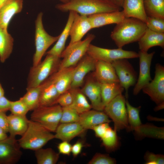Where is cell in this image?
<instances>
[{
	"label": "cell",
	"instance_id": "obj_18",
	"mask_svg": "<svg viewBox=\"0 0 164 164\" xmlns=\"http://www.w3.org/2000/svg\"><path fill=\"white\" fill-rule=\"evenodd\" d=\"M75 67L58 70L49 77L60 94L71 88Z\"/></svg>",
	"mask_w": 164,
	"mask_h": 164
},
{
	"label": "cell",
	"instance_id": "obj_46",
	"mask_svg": "<svg viewBox=\"0 0 164 164\" xmlns=\"http://www.w3.org/2000/svg\"><path fill=\"white\" fill-rule=\"evenodd\" d=\"M83 146L82 142L80 141H77L72 145L71 152L74 157L77 156L80 153Z\"/></svg>",
	"mask_w": 164,
	"mask_h": 164
},
{
	"label": "cell",
	"instance_id": "obj_48",
	"mask_svg": "<svg viewBox=\"0 0 164 164\" xmlns=\"http://www.w3.org/2000/svg\"><path fill=\"white\" fill-rule=\"evenodd\" d=\"M111 2L117 6L121 7H122L124 0H110Z\"/></svg>",
	"mask_w": 164,
	"mask_h": 164
},
{
	"label": "cell",
	"instance_id": "obj_21",
	"mask_svg": "<svg viewBox=\"0 0 164 164\" xmlns=\"http://www.w3.org/2000/svg\"><path fill=\"white\" fill-rule=\"evenodd\" d=\"M85 130L78 122L60 123L55 131V138L69 142Z\"/></svg>",
	"mask_w": 164,
	"mask_h": 164
},
{
	"label": "cell",
	"instance_id": "obj_35",
	"mask_svg": "<svg viewBox=\"0 0 164 164\" xmlns=\"http://www.w3.org/2000/svg\"><path fill=\"white\" fill-rule=\"evenodd\" d=\"M117 132L110 127L101 138L103 145L107 150L114 151L118 147L119 141Z\"/></svg>",
	"mask_w": 164,
	"mask_h": 164
},
{
	"label": "cell",
	"instance_id": "obj_15",
	"mask_svg": "<svg viewBox=\"0 0 164 164\" xmlns=\"http://www.w3.org/2000/svg\"><path fill=\"white\" fill-rule=\"evenodd\" d=\"M92 29L91 23L88 16L80 15L75 12L70 30V41L69 44L81 40L83 36Z\"/></svg>",
	"mask_w": 164,
	"mask_h": 164
},
{
	"label": "cell",
	"instance_id": "obj_22",
	"mask_svg": "<svg viewBox=\"0 0 164 164\" xmlns=\"http://www.w3.org/2000/svg\"><path fill=\"white\" fill-rule=\"evenodd\" d=\"M23 5V0H8L0 9V27L7 29L12 19L21 11Z\"/></svg>",
	"mask_w": 164,
	"mask_h": 164
},
{
	"label": "cell",
	"instance_id": "obj_52",
	"mask_svg": "<svg viewBox=\"0 0 164 164\" xmlns=\"http://www.w3.org/2000/svg\"><path fill=\"white\" fill-rule=\"evenodd\" d=\"M61 2H62L63 3H64L67 2L68 0H59Z\"/></svg>",
	"mask_w": 164,
	"mask_h": 164
},
{
	"label": "cell",
	"instance_id": "obj_32",
	"mask_svg": "<svg viewBox=\"0 0 164 164\" xmlns=\"http://www.w3.org/2000/svg\"><path fill=\"white\" fill-rule=\"evenodd\" d=\"M147 16L164 19V0H144Z\"/></svg>",
	"mask_w": 164,
	"mask_h": 164
},
{
	"label": "cell",
	"instance_id": "obj_9",
	"mask_svg": "<svg viewBox=\"0 0 164 164\" xmlns=\"http://www.w3.org/2000/svg\"><path fill=\"white\" fill-rule=\"evenodd\" d=\"M86 53L97 61L101 60L111 63L120 59L138 57V53L135 51L125 50L122 48L116 49L104 48L91 44Z\"/></svg>",
	"mask_w": 164,
	"mask_h": 164
},
{
	"label": "cell",
	"instance_id": "obj_40",
	"mask_svg": "<svg viewBox=\"0 0 164 164\" xmlns=\"http://www.w3.org/2000/svg\"><path fill=\"white\" fill-rule=\"evenodd\" d=\"M73 101V96L70 89L60 94L57 101V104L62 107L71 105Z\"/></svg>",
	"mask_w": 164,
	"mask_h": 164
},
{
	"label": "cell",
	"instance_id": "obj_10",
	"mask_svg": "<svg viewBox=\"0 0 164 164\" xmlns=\"http://www.w3.org/2000/svg\"><path fill=\"white\" fill-rule=\"evenodd\" d=\"M154 78L142 89L157 105L164 104V67L157 63L155 66Z\"/></svg>",
	"mask_w": 164,
	"mask_h": 164
},
{
	"label": "cell",
	"instance_id": "obj_20",
	"mask_svg": "<svg viewBox=\"0 0 164 164\" xmlns=\"http://www.w3.org/2000/svg\"><path fill=\"white\" fill-rule=\"evenodd\" d=\"M79 114L78 122L86 130L91 129L94 127L100 124L109 123L111 121L107 114L102 111L90 110Z\"/></svg>",
	"mask_w": 164,
	"mask_h": 164
},
{
	"label": "cell",
	"instance_id": "obj_2",
	"mask_svg": "<svg viewBox=\"0 0 164 164\" xmlns=\"http://www.w3.org/2000/svg\"><path fill=\"white\" fill-rule=\"evenodd\" d=\"M56 7L62 12L73 11L87 16L121 10L120 7L106 0H68L65 2L57 4Z\"/></svg>",
	"mask_w": 164,
	"mask_h": 164
},
{
	"label": "cell",
	"instance_id": "obj_27",
	"mask_svg": "<svg viewBox=\"0 0 164 164\" xmlns=\"http://www.w3.org/2000/svg\"><path fill=\"white\" fill-rule=\"evenodd\" d=\"M9 132L10 136L15 137L17 135L22 136L26 130L29 122L26 116L11 114L8 116Z\"/></svg>",
	"mask_w": 164,
	"mask_h": 164
},
{
	"label": "cell",
	"instance_id": "obj_4",
	"mask_svg": "<svg viewBox=\"0 0 164 164\" xmlns=\"http://www.w3.org/2000/svg\"><path fill=\"white\" fill-rule=\"evenodd\" d=\"M60 58L50 54L37 65L31 67L28 74L26 90L38 86L58 70Z\"/></svg>",
	"mask_w": 164,
	"mask_h": 164
},
{
	"label": "cell",
	"instance_id": "obj_13",
	"mask_svg": "<svg viewBox=\"0 0 164 164\" xmlns=\"http://www.w3.org/2000/svg\"><path fill=\"white\" fill-rule=\"evenodd\" d=\"M15 137L8 136L0 141V164H13L20 159L22 153Z\"/></svg>",
	"mask_w": 164,
	"mask_h": 164
},
{
	"label": "cell",
	"instance_id": "obj_31",
	"mask_svg": "<svg viewBox=\"0 0 164 164\" xmlns=\"http://www.w3.org/2000/svg\"><path fill=\"white\" fill-rule=\"evenodd\" d=\"M42 88V84L27 90L26 93L19 99L26 105L29 111H33L39 106Z\"/></svg>",
	"mask_w": 164,
	"mask_h": 164
},
{
	"label": "cell",
	"instance_id": "obj_14",
	"mask_svg": "<svg viewBox=\"0 0 164 164\" xmlns=\"http://www.w3.org/2000/svg\"><path fill=\"white\" fill-rule=\"evenodd\" d=\"M97 60L87 53L75 67L71 88H77L83 84L84 78L89 72L94 70Z\"/></svg>",
	"mask_w": 164,
	"mask_h": 164
},
{
	"label": "cell",
	"instance_id": "obj_19",
	"mask_svg": "<svg viewBox=\"0 0 164 164\" xmlns=\"http://www.w3.org/2000/svg\"><path fill=\"white\" fill-rule=\"evenodd\" d=\"M93 29L106 25L117 24L125 18L123 11H120L99 13L88 16Z\"/></svg>",
	"mask_w": 164,
	"mask_h": 164
},
{
	"label": "cell",
	"instance_id": "obj_41",
	"mask_svg": "<svg viewBox=\"0 0 164 164\" xmlns=\"http://www.w3.org/2000/svg\"><path fill=\"white\" fill-rule=\"evenodd\" d=\"M144 159L146 164H163L164 163V156L161 154H155L147 152L145 155Z\"/></svg>",
	"mask_w": 164,
	"mask_h": 164
},
{
	"label": "cell",
	"instance_id": "obj_3",
	"mask_svg": "<svg viewBox=\"0 0 164 164\" xmlns=\"http://www.w3.org/2000/svg\"><path fill=\"white\" fill-rule=\"evenodd\" d=\"M54 138V135L51 132L39 123L30 120L26 130L18 142L21 148L35 151L42 148Z\"/></svg>",
	"mask_w": 164,
	"mask_h": 164
},
{
	"label": "cell",
	"instance_id": "obj_6",
	"mask_svg": "<svg viewBox=\"0 0 164 164\" xmlns=\"http://www.w3.org/2000/svg\"><path fill=\"white\" fill-rule=\"evenodd\" d=\"M33 111L31 120L39 123L51 132L55 131L62 115V107L60 105L39 106Z\"/></svg>",
	"mask_w": 164,
	"mask_h": 164
},
{
	"label": "cell",
	"instance_id": "obj_50",
	"mask_svg": "<svg viewBox=\"0 0 164 164\" xmlns=\"http://www.w3.org/2000/svg\"><path fill=\"white\" fill-rule=\"evenodd\" d=\"M4 91L0 83V97L4 96Z\"/></svg>",
	"mask_w": 164,
	"mask_h": 164
},
{
	"label": "cell",
	"instance_id": "obj_28",
	"mask_svg": "<svg viewBox=\"0 0 164 164\" xmlns=\"http://www.w3.org/2000/svg\"><path fill=\"white\" fill-rule=\"evenodd\" d=\"M14 39L7 29L0 27V61L4 63L11 54L13 47Z\"/></svg>",
	"mask_w": 164,
	"mask_h": 164
},
{
	"label": "cell",
	"instance_id": "obj_51",
	"mask_svg": "<svg viewBox=\"0 0 164 164\" xmlns=\"http://www.w3.org/2000/svg\"><path fill=\"white\" fill-rule=\"evenodd\" d=\"M8 0H0V9Z\"/></svg>",
	"mask_w": 164,
	"mask_h": 164
},
{
	"label": "cell",
	"instance_id": "obj_34",
	"mask_svg": "<svg viewBox=\"0 0 164 164\" xmlns=\"http://www.w3.org/2000/svg\"><path fill=\"white\" fill-rule=\"evenodd\" d=\"M125 104L129 130L136 132L142 125L139 116L141 107H133L129 103L127 98H126Z\"/></svg>",
	"mask_w": 164,
	"mask_h": 164
},
{
	"label": "cell",
	"instance_id": "obj_53",
	"mask_svg": "<svg viewBox=\"0 0 164 164\" xmlns=\"http://www.w3.org/2000/svg\"><path fill=\"white\" fill-rule=\"evenodd\" d=\"M107 0V1H110V0Z\"/></svg>",
	"mask_w": 164,
	"mask_h": 164
},
{
	"label": "cell",
	"instance_id": "obj_5",
	"mask_svg": "<svg viewBox=\"0 0 164 164\" xmlns=\"http://www.w3.org/2000/svg\"><path fill=\"white\" fill-rule=\"evenodd\" d=\"M43 13H39L35 22V52L32 59V66L37 65L48 49L56 41L59 35L53 36L49 35L43 27L42 18Z\"/></svg>",
	"mask_w": 164,
	"mask_h": 164
},
{
	"label": "cell",
	"instance_id": "obj_11",
	"mask_svg": "<svg viewBox=\"0 0 164 164\" xmlns=\"http://www.w3.org/2000/svg\"><path fill=\"white\" fill-rule=\"evenodd\" d=\"M127 59H119L111 63L119 82L125 91L126 98L128 97L129 88L135 85L138 79L136 72Z\"/></svg>",
	"mask_w": 164,
	"mask_h": 164
},
{
	"label": "cell",
	"instance_id": "obj_16",
	"mask_svg": "<svg viewBox=\"0 0 164 164\" xmlns=\"http://www.w3.org/2000/svg\"><path fill=\"white\" fill-rule=\"evenodd\" d=\"M86 82L81 90L82 93L90 100L91 105L94 109L103 111V105L101 94L100 83L94 76Z\"/></svg>",
	"mask_w": 164,
	"mask_h": 164
},
{
	"label": "cell",
	"instance_id": "obj_38",
	"mask_svg": "<svg viewBox=\"0 0 164 164\" xmlns=\"http://www.w3.org/2000/svg\"><path fill=\"white\" fill-rule=\"evenodd\" d=\"M9 110L12 114L21 116H26L29 111L26 105L20 99L11 101Z\"/></svg>",
	"mask_w": 164,
	"mask_h": 164
},
{
	"label": "cell",
	"instance_id": "obj_12",
	"mask_svg": "<svg viewBox=\"0 0 164 164\" xmlns=\"http://www.w3.org/2000/svg\"><path fill=\"white\" fill-rule=\"evenodd\" d=\"M155 52L150 53L140 50L138 54L139 59V72L138 77L133 89V94L137 95L143 88L147 85L152 79L150 75L151 62Z\"/></svg>",
	"mask_w": 164,
	"mask_h": 164
},
{
	"label": "cell",
	"instance_id": "obj_42",
	"mask_svg": "<svg viewBox=\"0 0 164 164\" xmlns=\"http://www.w3.org/2000/svg\"><path fill=\"white\" fill-rule=\"evenodd\" d=\"M109 124L108 123H102L94 127L91 129L94 131L97 137L101 138L110 127Z\"/></svg>",
	"mask_w": 164,
	"mask_h": 164
},
{
	"label": "cell",
	"instance_id": "obj_39",
	"mask_svg": "<svg viewBox=\"0 0 164 164\" xmlns=\"http://www.w3.org/2000/svg\"><path fill=\"white\" fill-rule=\"evenodd\" d=\"M116 160L107 154L96 153L88 164H114L116 163Z\"/></svg>",
	"mask_w": 164,
	"mask_h": 164
},
{
	"label": "cell",
	"instance_id": "obj_43",
	"mask_svg": "<svg viewBox=\"0 0 164 164\" xmlns=\"http://www.w3.org/2000/svg\"><path fill=\"white\" fill-rule=\"evenodd\" d=\"M72 145L69 142L63 141L59 143L57 148L59 153L69 155L71 151Z\"/></svg>",
	"mask_w": 164,
	"mask_h": 164
},
{
	"label": "cell",
	"instance_id": "obj_30",
	"mask_svg": "<svg viewBox=\"0 0 164 164\" xmlns=\"http://www.w3.org/2000/svg\"><path fill=\"white\" fill-rule=\"evenodd\" d=\"M70 90L73 95V101L72 104L69 106L74 109L79 114L91 109V104L81 90L77 88H70Z\"/></svg>",
	"mask_w": 164,
	"mask_h": 164
},
{
	"label": "cell",
	"instance_id": "obj_47",
	"mask_svg": "<svg viewBox=\"0 0 164 164\" xmlns=\"http://www.w3.org/2000/svg\"><path fill=\"white\" fill-rule=\"evenodd\" d=\"M6 133L0 127V141L6 139L8 137Z\"/></svg>",
	"mask_w": 164,
	"mask_h": 164
},
{
	"label": "cell",
	"instance_id": "obj_7",
	"mask_svg": "<svg viewBox=\"0 0 164 164\" xmlns=\"http://www.w3.org/2000/svg\"><path fill=\"white\" fill-rule=\"evenodd\" d=\"M126 100L122 94L112 99L104 107V112L111 119L114 124V129L116 132L126 129L129 130Z\"/></svg>",
	"mask_w": 164,
	"mask_h": 164
},
{
	"label": "cell",
	"instance_id": "obj_49",
	"mask_svg": "<svg viewBox=\"0 0 164 164\" xmlns=\"http://www.w3.org/2000/svg\"><path fill=\"white\" fill-rule=\"evenodd\" d=\"M164 104H162L157 105V106L156 107H155V111H157L163 109L164 108Z\"/></svg>",
	"mask_w": 164,
	"mask_h": 164
},
{
	"label": "cell",
	"instance_id": "obj_17",
	"mask_svg": "<svg viewBox=\"0 0 164 164\" xmlns=\"http://www.w3.org/2000/svg\"><path fill=\"white\" fill-rule=\"evenodd\" d=\"M94 76L100 84L119 83L115 69L110 62L97 60Z\"/></svg>",
	"mask_w": 164,
	"mask_h": 164
},
{
	"label": "cell",
	"instance_id": "obj_25",
	"mask_svg": "<svg viewBox=\"0 0 164 164\" xmlns=\"http://www.w3.org/2000/svg\"><path fill=\"white\" fill-rule=\"evenodd\" d=\"M60 95L53 83L48 78L42 84L39 106H49L57 104Z\"/></svg>",
	"mask_w": 164,
	"mask_h": 164
},
{
	"label": "cell",
	"instance_id": "obj_37",
	"mask_svg": "<svg viewBox=\"0 0 164 164\" xmlns=\"http://www.w3.org/2000/svg\"><path fill=\"white\" fill-rule=\"evenodd\" d=\"M145 23L147 28L151 30L164 33V19L148 16Z\"/></svg>",
	"mask_w": 164,
	"mask_h": 164
},
{
	"label": "cell",
	"instance_id": "obj_23",
	"mask_svg": "<svg viewBox=\"0 0 164 164\" xmlns=\"http://www.w3.org/2000/svg\"><path fill=\"white\" fill-rule=\"evenodd\" d=\"M122 7L125 18H136L146 23L148 16L145 9L144 0H124Z\"/></svg>",
	"mask_w": 164,
	"mask_h": 164
},
{
	"label": "cell",
	"instance_id": "obj_36",
	"mask_svg": "<svg viewBox=\"0 0 164 164\" xmlns=\"http://www.w3.org/2000/svg\"><path fill=\"white\" fill-rule=\"evenodd\" d=\"M80 114L73 108L70 107H62V113L60 123L78 122Z\"/></svg>",
	"mask_w": 164,
	"mask_h": 164
},
{
	"label": "cell",
	"instance_id": "obj_26",
	"mask_svg": "<svg viewBox=\"0 0 164 164\" xmlns=\"http://www.w3.org/2000/svg\"><path fill=\"white\" fill-rule=\"evenodd\" d=\"M75 12H69L68 20L63 30L59 35V37L56 42L53 46L46 54L53 55L59 58L64 50L68 36H70V30L73 21Z\"/></svg>",
	"mask_w": 164,
	"mask_h": 164
},
{
	"label": "cell",
	"instance_id": "obj_8",
	"mask_svg": "<svg viewBox=\"0 0 164 164\" xmlns=\"http://www.w3.org/2000/svg\"><path fill=\"white\" fill-rule=\"evenodd\" d=\"M93 34H89L83 40L69 44L63 52L58 70L73 67L86 54L91 42L95 38Z\"/></svg>",
	"mask_w": 164,
	"mask_h": 164
},
{
	"label": "cell",
	"instance_id": "obj_33",
	"mask_svg": "<svg viewBox=\"0 0 164 164\" xmlns=\"http://www.w3.org/2000/svg\"><path fill=\"white\" fill-rule=\"evenodd\" d=\"M35 151L38 164H55L59 158V153L50 148H41Z\"/></svg>",
	"mask_w": 164,
	"mask_h": 164
},
{
	"label": "cell",
	"instance_id": "obj_44",
	"mask_svg": "<svg viewBox=\"0 0 164 164\" xmlns=\"http://www.w3.org/2000/svg\"><path fill=\"white\" fill-rule=\"evenodd\" d=\"M0 127L6 133L9 132V123L8 116L5 112H0Z\"/></svg>",
	"mask_w": 164,
	"mask_h": 164
},
{
	"label": "cell",
	"instance_id": "obj_24",
	"mask_svg": "<svg viewBox=\"0 0 164 164\" xmlns=\"http://www.w3.org/2000/svg\"><path fill=\"white\" fill-rule=\"evenodd\" d=\"M138 42L141 51L147 52L150 48L156 46L164 48V33L157 32L147 28Z\"/></svg>",
	"mask_w": 164,
	"mask_h": 164
},
{
	"label": "cell",
	"instance_id": "obj_29",
	"mask_svg": "<svg viewBox=\"0 0 164 164\" xmlns=\"http://www.w3.org/2000/svg\"><path fill=\"white\" fill-rule=\"evenodd\" d=\"M103 105L104 107L114 98L122 94L124 89L119 83L100 84Z\"/></svg>",
	"mask_w": 164,
	"mask_h": 164
},
{
	"label": "cell",
	"instance_id": "obj_45",
	"mask_svg": "<svg viewBox=\"0 0 164 164\" xmlns=\"http://www.w3.org/2000/svg\"><path fill=\"white\" fill-rule=\"evenodd\" d=\"M11 102L4 96L0 97V112H6L9 110Z\"/></svg>",
	"mask_w": 164,
	"mask_h": 164
},
{
	"label": "cell",
	"instance_id": "obj_1",
	"mask_svg": "<svg viewBox=\"0 0 164 164\" xmlns=\"http://www.w3.org/2000/svg\"><path fill=\"white\" fill-rule=\"evenodd\" d=\"M147 28L146 23L136 18H125L116 24L111 37L118 48L138 41Z\"/></svg>",
	"mask_w": 164,
	"mask_h": 164
}]
</instances>
